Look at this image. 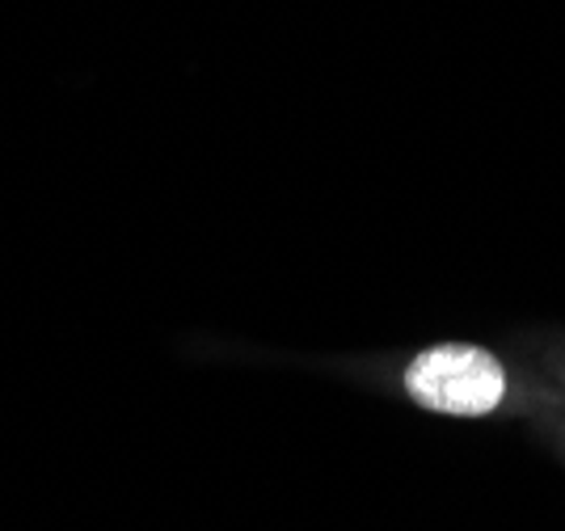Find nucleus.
<instances>
[{
  "label": "nucleus",
  "mask_w": 565,
  "mask_h": 531,
  "mask_svg": "<svg viewBox=\"0 0 565 531\" xmlns=\"http://www.w3.org/2000/svg\"><path fill=\"white\" fill-rule=\"evenodd\" d=\"M536 368L548 380V389L565 401V338H553V342L536 347Z\"/></svg>",
  "instance_id": "f03ea898"
},
{
  "label": "nucleus",
  "mask_w": 565,
  "mask_h": 531,
  "mask_svg": "<svg viewBox=\"0 0 565 531\" xmlns=\"http://www.w3.org/2000/svg\"><path fill=\"white\" fill-rule=\"evenodd\" d=\"M401 389L418 410L444 417H498L511 410L527 414L536 401L557 396L544 375L515 371L502 354L477 342H439L418 350L401 371Z\"/></svg>",
  "instance_id": "f257e3e1"
}]
</instances>
